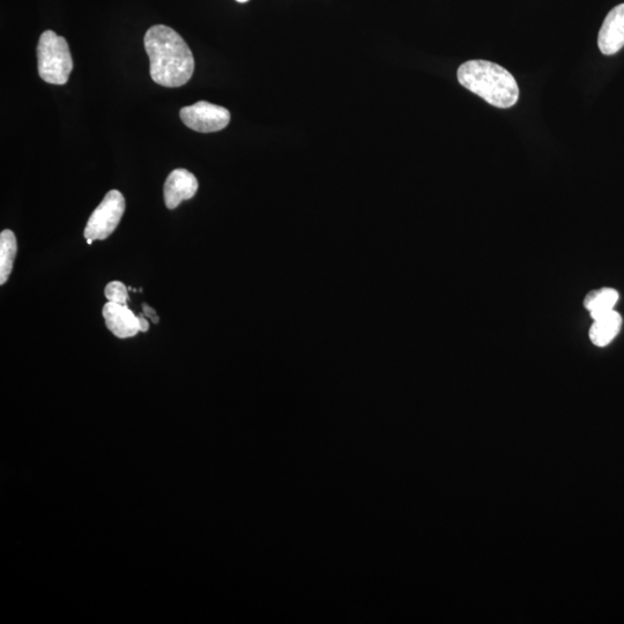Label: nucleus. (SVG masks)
<instances>
[{"label":"nucleus","instance_id":"obj_1","mask_svg":"<svg viewBox=\"0 0 624 624\" xmlns=\"http://www.w3.org/2000/svg\"><path fill=\"white\" fill-rule=\"evenodd\" d=\"M144 43L154 83L170 88L188 83L195 71V58L180 34L156 25L148 29Z\"/></svg>","mask_w":624,"mask_h":624},{"label":"nucleus","instance_id":"obj_2","mask_svg":"<svg viewBox=\"0 0 624 624\" xmlns=\"http://www.w3.org/2000/svg\"><path fill=\"white\" fill-rule=\"evenodd\" d=\"M459 84L492 106L508 109L519 100V88L512 74L499 64L468 61L458 69Z\"/></svg>","mask_w":624,"mask_h":624},{"label":"nucleus","instance_id":"obj_3","mask_svg":"<svg viewBox=\"0 0 624 624\" xmlns=\"http://www.w3.org/2000/svg\"><path fill=\"white\" fill-rule=\"evenodd\" d=\"M37 65L42 80L51 85L68 83L73 61L68 42L55 32L42 33L37 44Z\"/></svg>","mask_w":624,"mask_h":624},{"label":"nucleus","instance_id":"obj_4","mask_svg":"<svg viewBox=\"0 0 624 624\" xmlns=\"http://www.w3.org/2000/svg\"><path fill=\"white\" fill-rule=\"evenodd\" d=\"M125 198L118 190H111L95 208L85 229L86 240H107L123 218Z\"/></svg>","mask_w":624,"mask_h":624},{"label":"nucleus","instance_id":"obj_5","mask_svg":"<svg viewBox=\"0 0 624 624\" xmlns=\"http://www.w3.org/2000/svg\"><path fill=\"white\" fill-rule=\"evenodd\" d=\"M180 116L189 129L200 133L224 130L230 122V113L226 108L206 101L184 107L180 111Z\"/></svg>","mask_w":624,"mask_h":624},{"label":"nucleus","instance_id":"obj_6","mask_svg":"<svg viewBox=\"0 0 624 624\" xmlns=\"http://www.w3.org/2000/svg\"><path fill=\"white\" fill-rule=\"evenodd\" d=\"M199 184L195 175L187 169H175L170 173L163 188L165 203L169 210H175L184 200L195 197Z\"/></svg>","mask_w":624,"mask_h":624},{"label":"nucleus","instance_id":"obj_7","mask_svg":"<svg viewBox=\"0 0 624 624\" xmlns=\"http://www.w3.org/2000/svg\"><path fill=\"white\" fill-rule=\"evenodd\" d=\"M598 47L606 56L618 54L624 47V4L607 14L599 31Z\"/></svg>","mask_w":624,"mask_h":624},{"label":"nucleus","instance_id":"obj_8","mask_svg":"<svg viewBox=\"0 0 624 624\" xmlns=\"http://www.w3.org/2000/svg\"><path fill=\"white\" fill-rule=\"evenodd\" d=\"M102 314L108 329L117 338L135 337L140 332L139 316L133 314L126 304L109 302L103 307Z\"/></svg>","mask_w":624,"mask_h":624},{"label":"nucleus","instance_id":"obj_9","mask_svg":"<svg viewBox=\"0 0 624 624\" xmlns=\"http://www.w3.org/2000/svg\"><path fill=\"white\" fill-rule=\"evenodd\" d=\"M622 317L615 310L594 321L590 329V339L593 345L606 347L611 344L620 333Z\"/></svg>","mask_w":624,"mask_h":624},{"label":"nucleus","instance_id":"obj_10","mask_svg":"<svg viewBox=\"0 0 624 624\" xmlns=\"http://www.w3.org/2000/svg\"><path fill=\"white\" fill-rule=\"evenodd\" d=\"M619 299L620 295L615 289L601 288L598 289V291H592L586 295L584 307L590 312L593 321H596V319L613 311Z\"/></svg>","mask_w":624,"mask_h":624},{"label":"nucleus","instance_id":"obj_11","mask_svg":"<svg viewBox=\"0 0 624 624\" xmlns=\"http://www.w3.org/2000/svg\"><path fill=\"white\" fill-rule=\"evenodd\" d=\"M18 244L12 230L5 229L0 234V285L9 280L16 259Z\"/></svg>","mask_w":624,"mask_h":624},{"label":"nucleus","instance_id":"obj_12","mask_svg":"<svg viewBox=\"0 0 624 624\" xmlns=\"http://www.w3.org/2000/svg\"><path fill=\"white\" fill-rule=\"evenodd\" d=\"M128 291L129 289L122 282L113 281L104 289V295H106L109 302L126 304L129 301Z\"/></svg>","mask_w":624,"mask_h":624},{"label":"nucleus","instance_id":"obj_13","mask_svg":"<svg viewBox=\"0 0 624 624\" xmlns=\"http://www.w3.org/2000/svg\"><path fill=\"white\" fill-rule=\"evenodd\" d=\"M139 321L140 332H147L148 328H150V323L147 322V319L144 317V315H139Z\"/></svg>","mask_w":624,"mask_h":624},{"label":"nucleus","instance_id":"obj_14","mask_svg":"<svg viewBox=\"0 0 624 624\" xmlns=\"http://www.w3.org/2000/svg\"><path fill=\"white\" fill-rule=\"evenodd\" d=\"M143 309L145 316L150 317L151 319L156 317V311L150 306H147L146 303L143 304Z\"/></svg>","mask_w":624,"mask_h":624},{"label":"nucleus","instance_id":"obj_15","mask_svg":"<svg viewBox=\"0 0 624 624\" xmlns=\"http://www.w3.org/2000/svg\"><path fill=\"white\" fill-rule=\"evenodd\" d=\"M236 2H239V3H247V2H249V0H236Z\"/></svg>","mask_w":624,"mask_h":624},{"label":"nucleus","instance_id":"obj_16","mask_svg":"<svg viewBox=\"0 0 624 624\" xmlns=\"http://www.w3.org/2000/svg\"><path fill=\"white\" fill-rule=\"evenodd\" d=\"M93 242H94V241H93V240H91V239H88V240H87V243H88V244H92Z\"/></svg>","mask_w":624,"mask_h":624}]
</instances>
